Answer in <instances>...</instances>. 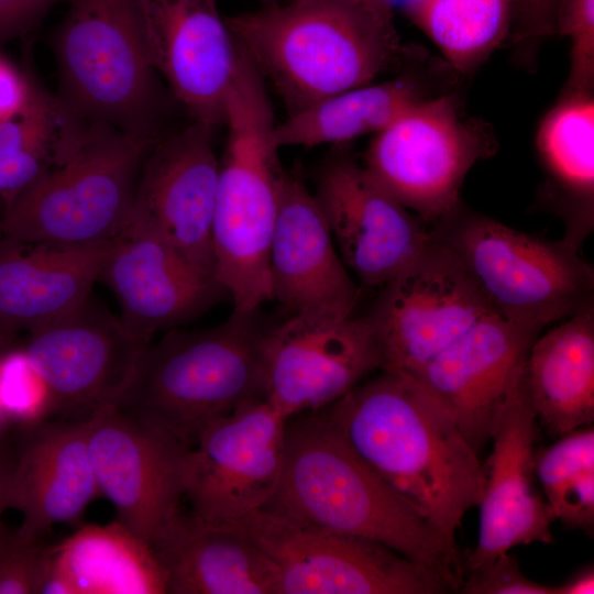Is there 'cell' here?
<instances>
[{"label": "cell", "mask_w": 594, "mask_h": 594, "mask_svg": "<svg viewBox=\"0 0 594 594\" xmlns=\"http://www.w3.org/2000/svg\"><path fill=\"white\" fill-rule=\"evenodd\" d=\"M353 452L455 543L484 473L450 414L411 375L381 371L322 408Z\"/></svg>", "instance_id": "cell-1"}, {"label": "cell", "mask_w": 594, "mask_h": 594, "mask_svg": "<svg viewBox=\"0 0 594 594\" xmlns=\"http://www.w3.org/2000/svg\"><path fill=\"white\" fill-rule=\"evenodd\" d=\"M262 509L382 543L438 573L453 592L464 581L457 543L353 452L323 409L286 419L279 481Z\"/></svg>", "instance_id": "cell-2"}, {"label": "cell", "mask_w": 594, "mask_h": 594, "mask_svg": "<svg viewBox=\"0 0 594 594\" xmlns=\"http://www.w3.org/2000/svg\"><path fill=\"white\" fill-rule=\"evenodd\" d=\"M226 20L289 114L373 82L405 55L394 13L361 0H286Z\"/></svg>", "instance_id": "cell-3"}, {"label": "cell", "mask_w": 594, "mask_h": 594, "mask_svg": "<svg viewBox=\"0 0 594 594\" xmlns=\"http://www.w3.org/2000/svg\"><path fill=\"white\" fill-rule=\"evenodd\" d=\"M222 125L227 141L211 224L216 279L234 309L257 311L272 300L268 256L286 170L266 84L240 47Z\"/></svg>", "instance_id": "cell-4"}, {"label": "cell", "mask_w": 594, "mask_h": 594, "mask_svg": "<svg viewBox=\"0 0 594 594\" xmlns=\"http://www.w3.org/2000/svg\"><path fill=\"white\" fill-rule=\"evenodd\" d=\"M255 314L233 309L224 322L209 329L166 331L143 348L114 406L191 448L211 422L265 398V330Z\"/></svg>", "instance_id": "cell-5"}, {"label": "cell", "mask_w": 594, "mask_h": 594, "mask_svg": "<svg viewBox=\"0 0 594 594\" xmlns=\"http://www.w3.org/2000/svg\"><path fill=\"white\" fill-rule=\"evenodd\" d=\"M469 272L493 311L528 331L594 305V270L561 239L549 241L461 207L432 228Z\"/></svg>", "instance_id": "cell-6"}, {"label": "cell", "mask_w": 594, "mask_h": 594, "mask_svg": "<svg viewBox=\"0 0 594 594\" xmlns=\"http://www.w3.org/2000/svg\"><path fill=\"white\" fill-rule=\"evenodd\" d=\"M59 97L89 123L155 142L160 94L135 0H70L54 40Z\"/></svg>", "instance_id": "cell-7"}, {"label": "cell", "mask_w": 594, "mask_h": 594, "mask_svg": "<svg viewBox=\"0 0 594 594\" xmlns=\"http://www.w3.org/2000/svg\"><path fill=\"white\" fill-rule=\"evenodd\" d=\"M154 142L89 123L72 156L21 193L0 218V237L84 245L114 239Z\"/></svg>", "instance_id": "cell-8"}, {"label": "cell", "mask_w": 594, "mask_h": 594, "mask_svg": "<svg viewBox=\"0 0 594 594\" xmlns=\"http://www.w3.org/2000/svg\"><path fill=\"white\" fill-rule=\"evenodd\" d=\"M494 147L484 124L466 120L457 98L447 94L420 100L375 134L363 166L408 210L436 227L461 207L469 170Z\"/></svg>", "instance_id": "cell-9"}, {"label": "cell", "mask_w": 594, "mask_h": 594, "mask_svg": "<svg viewBox=\"0 0 594 594\" xmlns=\"http://www.w3.org/2000/svg\"><path fill=\"white\" fill-rule=\"evenodd\" d=\"M274 562L278 594H446L428 566L376 541L261 509L238 524Z\"/></svg>", "instance_id": "cell-10"}, {"label": "cell", "mask_w": 594, "mask_h": 594, "mask_svg": "<svg viewBox=\"0 0 594 594\" xmlns=\"http://www.w3.org/2000/svg\"><path fill=\"white\" fill-rule=\"evenodd\" d=\"M382 288L365 315L382 350V371L415 374L495 314L458 256L435 234L424 253Z\"/></svg>", "instance_id": "cell-11"}, {"label": "cell", "mask_w": 594, "mask_h": 594, "mask_svg": "<svg viewBox=\"0 0 594 594\" xmlns=\"http://www.w3.org/2000/svg\"><path fill=\"white\" fill-rule=\"evenodd\" d=\"M285 421L266 398H257L211 422L186 453L189 513L234 525L264 508L280 476Z\"/></svg>", "instance_id": "cell-12"}, {"label": "cell", "mask_w": 594, "mask_h": 594, "mask_svg": "<svg viewBox=\"0 0 594 594\" xmlns=\"http://www.w3.org/2000/svg\"><path fill=\"white\" fill-rule=\"evenodd\" d=\"M23 352L58 419L85 421L114 406L145 344L89 296L66 315L29 332Z\"/></svg>", "instance_id": "cell-13"}, {"label": "cell", "mask_w": 594, "mask_h": 594, "mask_svg": "<svg viewBox=\"0 0 594 594\" xmlns=\"http://www.w3.org/2000/svg\"><path fill=\"white\" fill-rule=\"evenodd\" d=\"M212 130L191 120L151 145L122 229L157 235L196 271L216 279L211 224L219 161Z\"/></svg>", "instance_id": "cell-14"}, {"label": "cell", "mask_w": 594, "mask_h": 594, "mask_svg": "<svg viewBox=\"0 0 594 594\" xmlns=\"http://www.w3.org/2000/svg\"><path fill=\"white\" fill-rule=\"evenodd\" d=\"M539 426L525 361L497 411L491 436L493 449L482 464L479 539L463 563L469 573L517 546L553 543L550 528L554 520L534 468Z\"/></svg>", "instance_id": "cell-15"}, {"label": "cell", "mask_w": 594, "mask_h": 594, "mask_svg": "<svg viewBox=\"0 0 594 594\" xmlns=\"http://www.w3.org/2000/svg\"><path fill=\"white\" fill-rule=\"evenodd\" d=\"M262 354L265 398L285 419L329 406L383 370L382 350L366 316L290 315L264 331Z\"/></svg>", "instance_id": "cell-16"}, {"label": "cell", "mask_w": 594, "mask_h": 594, "mask_svg": "<svg viewBox=\"0 0 594 594\" xmlns=\"http://www.w3.org/2000/svg\"><path fill=\"white\" fill-rule=\"evenodd\" d=\"M87 444L99 493L118 521L151 547L180 509L188 448L117 406L87 420Z\"/></svg>", "instance_id": "cell-17"}, {"label": "cell", "mask_w": 594, "mask_h": 594, "mask_svg": "<svg viewBox=\"0 0 594 594\" xmlns=\"http://www.w3.org/2000/svg\"><path fill=\"white\" fill-rule=\"evenodd\" d=\"M315 197L346 268L365 287H383L433 240L432 229L350 156L321 167Z\"/></svg>", "instance_id": "cell-18"}, {"label": "cell", "mask_w": 594, "mask_h": 594, "mask_svg": "<svg viewBox=\"0 0 594 594\" xmlns=\"http://www.w3.org/2000/svg\"><path fill=\"white\" fill-rule=\"evenodd\" d=\"M148 58L193 121L223 124L239 47L217 0H135Z\"/></svg>", "instance_id": "cell-19"}, {"label": "cell", "mask_w": 594, "mask_h": 594, "mask_svg": "<svg viewBox=\"0 0 594 594\" xmlns=\"http://www.w3.org/2000/svg\"><path fill=\"white\" fill-rule=\"evenodd\" d=\"M272 299L290 315L351 317L359 287L297 166L285 172L268 256Z\"/></svg>", "instance_id": "cell-20"}, {"label": "cell", "mask_w": 594, "mask_h": 594, "mask_svg": "<svg viewBox=\"0 0 594 594\" xmlns=\"http://www.w3.org/2000/svg\"><path fill=\"white\" fill-rule=\"evenodd\" d=\"M99 279L114 294L125 330L143 344L198 317L228 295L157 235L121 229Z\"/></svg>", "instance_id": "cell-21"}, {"label": "cell", "mask_w": 594, "mask_h": 594, "mask_svg": "<svg viewBox=\"0 0 594 594\" xmlns=\"http://www.w3.org/2000/svg\"><path fill=\"white\" fill-rule=\"evenodd\" d=\"M538 336L490 314L411 375L477 454L491 440L509 383Z\"/></svg>", "instance_id": "cell-22"}, {"label": "cell", "mask_w": 594, "mask_h": 594, "mask_svg": "<svg viewBox=\"0 0 594 594\" xmlns=\"http://www.w3.org/2000/svg\"><path fill=\"white\" fill-rule=\"evenodd\" d=\"M99 490L87 444V420L38 421L26 432L8 476V508L22 514L15 535L40 540L57 524H75Z\"/></svg>", "instance_id": "cell-23"}, {"label": "cell", "mask_w": 594, "mask_h": 594, "mask_svg": "<svg viewBox=\"0 0 594 594\" xmlns=\"http://www.w3.org/2000/svg\"><path fill=\"white\" fill-rule=\"evenodd\" d=\"M166 594H278L274 562L238 525L179 509L151 543Z\"/></svg>", "instance_id": "cell-24"}, {"label": "cell", "mask_w": 594, "mask_h": 594, "mask_svg": "<svg viewBox=\"0 0 594 594\" xmlns=\"http://www.w3.org/2000/svg\"><path fill=\"white\" fill-rule=\"evenodd\" d=\"M112 240L64 245L0 237V332L13 339L82 304L99 279Z\"/></svg>", "instance_id": "cell-25"}, {"label": "cell", "mask_w": 594, "mask_h": 594, "mask_svg": "<svg viewBox=\"0 0 594 594\" xmlns=\"http://www.w3.org/2000/svg\"><path fill=\"white\" fill-rule=\"evenodd\" d=\"M44 593L166 594V582L151 547L116 520L85 525L52 546Z\"/></svg>", "instance_id": "cell-26"}, {"label": "cell", "mask_w": 594, "mask_h": 594, "mask_svg": "<svg viewBox=\"0 0 594 594\" xmlns=\"http://www.w3.org/2000/svg\"><path fill=\"white\" fill-rule=\"evenodd\" d=\"M526 374L539 425L559 438L594 421V305L532 342Z\"/></svg>", "instance_id": "cell-27"}, {"label": "cell", "mask_w": 594, "mask_h": 594, "mask_svg": "<svg viewBox=\"0 0 594 594\" xmlns=\"http://www.w3.org/2000/svg\"><path fill=\"white\" fill-rule=\"evenodd\" d=\"M536 147L546 194L565 227L561 240L581 251L594 228L593 91H563L539 124Z\"/></svg>", "instance_id": "cell-28"}, {"label": "cell", "mask_w": 594, "mask_h": 594, "mask_svg": "<svg viewBox=\"0 0 594 594\" xmlns=\"http://www.w3.org/2000/svg\"><path fill=\"white\" fill-rule=\"evenodd\" d=\"M88 127L59 96L35 80L25 106L0 122V199L4 207L66 162Z\"/></svg>", "instance_id": "cell-29"}, {"label": "cell", "mask_w": 594, "mask_h": 594, "mask_svg": "<svg viewBox=\"0 0 594 594\" xmlns=\"http://www.w3.org/2000/svg\"><path fill=\"white\" fill-rule=\"evenodd\" d=\"M428 96L419 79L402 76L370 82L319 100L276 123L274 140L284 146L340 145L386 129Z\"/></svg>", "instance_id": "cell-30"}, {"label": "cell", "mask_w": 594, "mask_h": 594, "mask_svg": "<svg viewBox=\"0 0 594 594\" xmlns=\"http://www.w3.org/2000/svg\"><path fill=\"white\" fill-rule=\"evenodd\" d=\"M400 9L463 75L479 68L514 24V0H405Z\"/></svg>", "instance_id": "cell-31"}, {"label": "cell", "mask_w": 594, "mask_h": 594, "mask_svg": "<svg viewBox=\"0 0 594 594\" xmlns=\"http://www.w3.org/2000/svg\"><path fill=\"white\" fill-rule=\"evenodd\" d=\"M535 474L552 515L565 528L594 530V428L575 429L536 448Z\"/></svg>", "instance_id": "cell-32"}, {"label": "cell", "mask_w": 594, "mask_h": 594, "mask_svg": "<svg viewBox=\"0 0 594 594\" xmlns=\"http://www.w3.org/2000/svg\"><path fill=\"white\" fill-rule=\"evenodd\" d=\"M556 33L570 41V73L563 91H593L594 0H561Z\"/></svg>", "instance_id": "cell-33"}, {"label": "cell", "mask_w": 594, "mask_h": 594, "mask_svg": "<svg viewBox=\"0 0 594 594\" xmlns=\"http://www.w3.org/2000/svg\"><path fill=\"white\" fill-rule=\"evenodd\" d=\"M52 546L0 530V594H38Z\"/></svg>", "instance_id": "cell-34"}, {"label": "cell", "mask_w": 594, "mask_h": 594, "mask_svg": "<svg viewBox=\"0 0 594 594\" xmlns=\"http://www.w3.org/2000/svg\"><path fill=\"white\" fill-rule=\"evenodd\" d=\"M459 593L462 594H556V585L528 579L518 559L506 552L485 568L469 573Z\"/></svg>", "instance_id": "cell-35"}, {"label": "cell", "mask_w": 594, "mask_h": 594, "mask_svg": "<svg viewBox=\"0 0 594 594\" xmlns=\"http://www.w3.org/2000/svg\"><path fill=\"white\" fill-rule=\"evenodd\" d=\"M561 0H514L512 32L519 42L536 43L556 33V16Z\"/></svg>", "instance_id": "cell-36"}, {"label": "cell", "mask_w": 594, "mask_h": 594, "mask_svg": "<svg viewBox=\"0 0 594 594\" xmlns=\"http://www.w3.org/2000/svg\"><path fill=\"white\" fill-rule=\"evenodd\" d=\"M61 0H0V47L31 32Z\"/></svg>", "instance_id": "cell-37"}, {"label": "cell", "mask_w": 594, "mask_h": 594, "mask_svg": "<svg viewBox=\"0 0 594 594\" xmlns=\"http://www.w3.org/2000/svg\"><path fill=\"white\" fill-rule=\"evenodd\" d=\"M31 75L22 72L0 53V122L20 111L34 86Z\"/></svg>", "instance_id": "cell-38"}, {"label": "cell", "mask_w": 594, "mask_h": 594, "mask_svg": "<svg viewBox=\"0 0 594 594\" xmlns=\"http://www.w3.org/2000/svg\"><path fill=\"white\" fill-rule=\"evenodd\" d=\"M594 569L588 565L572 575L568 581L556 585V594H593Z\"/></svg>", "instance_id": "cell-39"}, {"label": "cell", "mask_w": 594, "mask_h": 594, "mask_svg": "<svg viewBox=\"0 0 594 594\" xmlns=\"http://www.w3.org/2000/svg\"><path fill=\"white\" fill-rule=\"evenodd\" d=\"M366 3H370L376 8L388 11L391 13L395 12L396 8H400L405 0H361Z\"/></svg>", "instance_id": "cell-40"}, {"label": "cell", "mask_w": 594, "mask_h": 594, "mask_svg": "<svg viewBox=\"0 0 594 594\" xmlns=\"http://www.w3.org/2000/svg\"><path fill=\"white\" fill-rule=\"evenodd\" d=\"M8 476L9 474L4 477H0V517H1V514L4 512V509L8 508L7 502H6Z\"/></svg>", "instance_id": "cell-41"}, {"label": "cell", "mask_w": 594, "mask_h": 594, "mask_svg": "<svg viewBox=\"0 0 594 594\" xmlns=\"http://www.w3.org/2000/svg\"><path fill=\"white\" fill-rule=\"evenodd\" d=\"M13 339L0 332V352L7 350Z\"/></svg>", "instance_id": "cell-42"}, {"label": "cell", "mask_w": 594, "mask_h": 594, "mask_svg": "<svg viewBox=\"0 0 594 594\" xmlns=\"http://www.w3.org/2000/svg\"><path fill=\"white\" fill-rule=\"evenodd\" d=\"M258 1H261L264 6H271V4L280 2V0H258Z\"/></svg>", "instance_id": "cell-43"}]
</instances>
